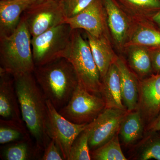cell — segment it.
<instances>
[{
    "mask_svg": "<svg viewBox=\"0 0 160 160\" xmlns=\"http://www.w3.org/2000/svg\"><path fill=\"white\" fill-rule=\"evenodd\" d=\"M86 35L102 81L118 56L112 50L109 38H97L87 32Z\"/></svg>",
    "mask_w": 160,
    "mask_h": 160,
    "instance_id": "obj_18",
    "label": "cell"
},
{
    "mask_svg": "<svg viewBox=\"0 0 160 160\" xmlns=\"http://www.w3.org/2000/svg\"><path fill=\"white\" fill-rule=\"evenodd\" d=\"M101 95L105 101L106 108L127 110L122 98L119 71L115 63L102 80Z\"/></svg>",
    "mask_w": 160,
    "mask_h": 160,
    "instance_id": "obj_17",
    "label": "cell"
},
{
    "mask_svg": "<svg viewBox=\"0 0 160 160\" xmlns=\"http://www.w3.org/2000/svg\"><path fill=\"white\" fill-rule=\"evenodd\" d=\"M0 116L2 119L24 122L15 88L14 77L1 68Z\"/></svg>",
    "mask_w": 160,
    "mask_h": 160,
    "instance_id": "obj_13",
    "label": "cell"
},
{
    "mask_svg": "<svg viewBox=\"0 0 160 160\" xmlns=\"http://www.w3.org/2000/svg\"><path fill=\"white\" fill-rule=\"evenodd\" d=\"M72 31L69 24L64 23L32 38L35 67L64 57L70 45Z\"/></svg>",
    "mask_w": 160,
    "mask_h": 160,
    "instance_id": "obj_5",
    "label": "cell"
},
{
    "mask_svg": "<svg viewBox=\"0 0 160 160\" xmlns=\"http://www.w3.org/2000/svg\"><path fill=\"white\" fill-rule=\"evenodd\" d=\"M93 0H59L66 18L74 16L87 7Z\"/></svg>",
    "mask_w": 160,
    "mask_h": 160,
    "instance_id": "obj_27",
    "label": "cell"
},
{
    "mask_svg": "<svg viewBox=\"0 0 160 160\" xmlns=\"http://www.w3.org/2000/svg\"><path fill=\"white\" fill-rule=\"evenodd\" d=\"M5 146L2 152V158L6 160L35 159L40 157L35 144L32 139L9 143Z\"/></svg>",
    "mask_w": 160,
    "mask_h": 160,
    "instance_id": "obj_23",
    "label": "cell"
},
{
    "mask_svg": "<svg viewBox=\"0 0 160 160\" xmlns=\"http://www.w3.org/2000/svg\"><path fill=\"white\" fill-rule=\"evenodd\" d=\"M47 119L46 129L50 139L54 140L64 158L68 160L70 149L75 140L89 124L72 123L62 116L51 102L46 100Z\"/></svg>",
    "mask_w": 160,
    "mask_h": 160,
    "instance_id": "obj_8",
    "label": "cell"
},
{
    "mask_svg": "<svg viewBox=\"0 0 160 160\" xmlns=\"http://www.w3.org/2000/svg\"><path fill=\"white\" fill-rule=\"evenodd\" d=\"M72 30L83 29L97 38H109L106 11L102 0H93L85 9L65 22Z\"/></svg>",
    "mask_w": 160,
    "mask_h": 160,
    "instance_id": "obj_9",
    "label": "cell"
},
{
    "mask_svg": "<svg viewBox=\"0 0 160 160\" xmlns=\"http://www.w3.org/2000/svg\"><path fill=\"white\" fill-rule=\"evenodd\" d=\"M137 109L144 123H150L160 112V73L140 80Z\"/></svg>",
    "mask_w": 160,
    "mask_h": 160,
    "instance_id": "obj_12",
    "label": "cell"
},
{
    "mask_svg": "<svg viewBox=\"0 0 160 160\" xmlns=\"http://www.w3.org/2000/svg\"><path fill=\"white\" fill-rule=\"evenodd\" d=\"M129 66L140 76H149L153 73L149 49L141 46L126 47Z\"/></svg>",
    "mask_w": 160,
    "mask_h": 160,
    "instance_id": "obj_21",
    "label": "cell"
},
{
    "mask_svg": "<svg viewBox=\"0 0 160 160\" xmlns=\"http://www.w3.org/2000/svg\"><path fill=\"white\" fill-rule=\"evenodd\" d=\"M37 1H47V0H37ZM57 1H59V0H57Z\"/></svg>",
    "mask_w": 160,
    "mask_h": 160,
    "instance_id": "obj_32",
    "label": "cell"
},
{
    "mask_svg": "<svg viewBox=\"0 0 160 160\" xmlns=\"http://www.w3.org/2000/svg\"><path fill=\"white\" fill-rule=\"evenodd\" d=\"M149 20L160 29V10L152 15Z\"/></svg>",
    "mask_w": 160,
    "mask_h": 160,
    "instance_id": "obj_31",
    "label": "cell"
},
{
    "mask_svg": "<svg viewBox=\"0 0 160 160\" xmlns=\"http://www.w3.org/2000/svg\"><path fill=\"white\" fill-rule=\"evenodd\" d=\"M159 131H160V112L154 119L147 124L146 129V132Z\"/></svg>",
    "mask_w": 160,
    "mask_h": 160,
    "instance_id": "obj_30",
    "label": "cell"
},
{
    "mask_svg": "<svg viewBox=\"0 0 160 160\" xmlns=\"http://www.w3.org/2000/svg\"><path fill=\"white\" fill-rule=\"evenodd\" d=\"M134 21L149 20L160 10V0H116Z\"/></svg>",
    "mask_w": 160,
    "mask_h": 160,
    "instance_id": "obj_20",
    "label": "cell"
},
{
    "mask_svg": "<svg viewBox=\"0 0 160 160\" xmlns=\"http://www.w3.org/2000/svg\"><path fill=\"white\" fill-rule=\"evenodd\" d=\"M42 160H64L62 152L54 140H50L43 152Z\"/></svg>",
    "mask_w": 160,
    "mask_h": 160,
    "instance_id": "obj_28",
    "label": "cell"
},
{
    "mask_svg": "<svg viewBox=\"0 0 160 160\" xmlns=\"http://www.w3.org/2000/svg\"><path fill=\"white\" fill-rule=\"evenodd\" d=\"M147 133V136L137 148V159L160 160V134H158L157 132Z\"/></svg>",
    "mask_w": 160,
    "mask_h": 160,
    "instance_id": "obj_25",
    "label": "cell"
},
{
    "mask_svg": "<svg viewBox=\"0 0 160 160\" xmlns=\"http://www.w3.org/2000/svg\"><path fill=\"white\" fill-rule=\"evenodd\" d=\"M9 1V0H0V1Z\"/></svg>",
    "mask_w": 160,
    "mask_h": 160,
    "instance_id": "obj_33",
    "label": "cell"
},
{
    "mask_svg": "<svg viewBox=\"0 0 160 160\" xmlns=\"http://www.w3.org/2000/svg\"><path fill=\"white\" fill-rule=\"evenodd\" d=\"M105 108L106 104L102 97L90 93L78 85L68 102L58 112L72 123L88 124Z\"/></svg>",
    "mask_w": 160,
    "mask_h": 160,
    "instance_id": "obj_6",
    "label": "cell"
},
{
    "mask_svg": "<svg viewBox=\"0 0 160 160\" xmlns=\"http://www.w3.org/2000/svg\"><path fill=\"white\" fill-rule=\"evenodd\" d=\"M130 46H143L148 49L160 47V29L149 20L135 21L124 49Z\"/></svg>",
    "mask_w": 160,
    "mask_h": 160,
    "instance_id": "obj_16",
    "label": "cell"
},
{
    "mask_svg": "<svg viewBox=\"0 0 160 160\" xmlns=\"http://www.w3.org/2000/svg\"><path fill=\"white\" fill-rule=\"evenodd\" d=\"M33 73L46 99L58 111L68 102L78 85L74 68L64 58L36 66Z\"/></svg>",
    "mask_w": 160,
    "mask_h": 160,
    "instance_id": "obj_2",
    "label": "cell"
},
{
    "mask_svg": "<svg viewBox=\"0 0 160 160\" xmlns=\"http://www.w3.org/2000/svg\"><path fill=\"white\" fill-rule=\"evenodd\" d=\"M119 132L102 146L91 151L92 159L95 160H126L121 148L119 138Z\"/></svg>",
    "mask_w": 160,
    "mask_h": 160,
    "instance_id": "obj_24",
    "label": "cell"
},
{
    "mask_svg": "<svg viewBox=\"0 0 160 160\" xmlns=\"http://www.w3.org/2000/svg\"><path fill=\"white\" fill-rule=\"evenodd\" d=\"M24 122L0 120V144H8L31 139V135Z\"/></svg>",
    "mask_w": 160,
    "mask_h": 160,
    "instance_id": "obj_22",
    "label": "cell"
},
{
    "mask_svg": "<svg viewBox=\"0 0 160 160\" xmlns=\"http://www.w3.org/2000/svg\"><path fill=\"white\" fill-rule=\"evenodd\" d=\"M109 32L116 46L124 49L129 39L135 21L116 0H102Z\"/></svg>",
    "mask_w": 160,
    "mask_h": 160,
    "instance_id": "obj_11",
    "label": "cell"
},
{
    "mask_svg": "<svg viewBox=\"0 0 160 160\" xmlns=\"http://www.w3.org/2000/svg\"><path fill=\"white\" fill-rule=\"evenodd\" d=\"M144 124L138 109L128 112L122 121L119 130V134L125 145H133L142 137Z\"/></svg>",
    "mask_w": 160,
    "mask_h": 160,
    "instance_id": "obj_19",
    "label": "cell"
},
{
    "mask_svg": "<svg viewBox=\"0 0 160 160\" xmlns=\"http://www.w3.org/2000/svg\"><path fill=\"white\" fill-rule=\"evenodd\" d=\"M115 63L119 71L123 103L128 111H133L138 108L140 80L122 58L118 56Z\"/></svg>",
    "mask_w": 160,
    "mask_h": 160,
    "instance_id": "obj_15",
    "label": "cell"
},
{
    "mask_svg": "<svg viewBox=\"0 0 160 160\" xmlns=\"http://www.w3.org/2000/svg\"><path fill=\"white\" fill-rule=\"evenodd\" d=\"M37 0L0 1V38L8 36L17 28L23 12Z\"/></svg>",
    "mask_w": 160,
    "mask_h": 160,
    "instance_id": "obj_14",
    "label": "cell"
},
{
    "mask_svg": "<svg viewBox=\"0 0 160 160\" xmlns=\"http://www.w3.org/2000/svg\"><path fill=\"white\" fill-rule=\"evenodd\" d=\"M33 73L13 77L22 118L41 155L51 139L46 129V99Z\"/></svg>",
    "mask_w": 160,
    "mask_h": 160,
    "instance_id": "obj_1",
    "label": "cell"
},
{
    "mask_svg": "<svg viewBox=\"0 0 160 160\" xmlns=\"http://www.w3.org/2000/svg\"><path fill=\"white\" fill-rule=\"evenodd\" d=\"M72 65L78 85L90 93L101 95L102 81L87 40L79 30H72L71 42L64 57Z\"/></svg>",
    "mask_w": 160,
    "mask_h": 160,
    "instance_id": "obj_4",
    "label": "cell"
},
{
    "mask_svg": "<svg viewBox=\"0 0 160 160\" xmlns=\"http://www.w3.org/2000/svg\"><path fill=\"white\" fill-rule=\"evenodd\" d=\"M127 110L105 108L91 122L89 145L90 150L98 148L108 142L118 132Z\"/></svg>",
    "mask_w": 160,
    "mask_h": 160,
    "instance_id": "obj_10",
    "label": "cell"
},
{
    "mask_svg": "<svg viewBox=\"0 0 160 160\" xmlns=\"http://www.w3.org/2000/svg\"><path fill=\"white\" fill-rule=\"evenodd\" d=\"M91 123L76 138L70 149L68 160H92L89 139Z\"/></svg>",
    "mask_w": 160,
    "mask_h": 160,
    "instance_id": "obj_26",
    "label": "cell"
},
{
    "mask_svg": "<svg viewBox=\"0 0 160 160\" xmlns=\"http://www.w3.org/2000/svg\"><path fill=\"white\" fill-rule=\"evenodd\" d=\"M149 49L151 57L153 73H160V47Z\"/></svg>",
    "mask_w": 160,
    "mask_h": 160,
    "instance_id": "obj_29",
    "label": "cell"
},
{
    "mask_svg": "<svg viewBox=\"0 0 160 160\" xmlns=\"http://www.w3.org/2000/svg\"><path fill=\"white\" fill-rule=\"evenodd\" d=\"M22 17L32 38L64 23L66 19L59 1L57 0L37 1Z\"/></svg>",
    "mask_w": 160,
    "mask_h": 160,
    "instance_id": "obj_7",
    "label": "cell"
},
{
    "mask_svg": "<svg viewBox=\"0 0 160 160\" xmlns=\"http://www.w3.org/2000/svg\"><path fill=\"white\" fill-rule=\"evenodd\" d=\"M31 39L22 17L17 28L11 34L0 38V68L13 77L33 72L35 66Z\"/></svg>",
    "mask_w": 160,
    "mask_h": 160,
    "instance_id": "obj_3",
    "label": "cell"
}]
</instances>
